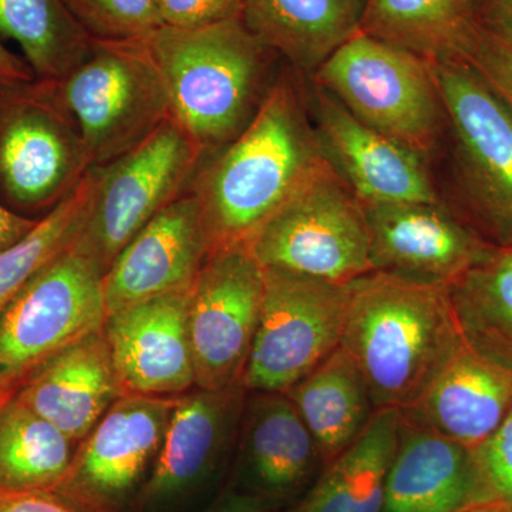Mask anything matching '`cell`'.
Wrapping results in <instances>:
<instances>
[{"mask_svg": "<svg viewBox=\"0 0 512 512\" xmlns=\"http://www.w3.org/2000/svg\"><path fill=\"white\" fill-rule=\"evenodd\" d=\"M323 161L302 94L281 70L248 127L205 157L191 185L212 251L247 242Z\"/></svg>", "mask_w": 512, "mask_h": 512, "instance_id": "1", "label": "cell"}, {"mask_svg": "<svg viewBox=\"0 0 512 512\" xmlns=\"http://www.w3.org/2000/svg\"><path fill=\"white\" fill-rule=\"evenodd\" d=\"M448 288L370 272L350 284L340 346L376 410L410 409L463 345Z\"/></svg>", "mask_w": 512, "mask_h": 512, "instance_id": "2", "label": "cell"}, {"mask_svg": "<svg viewBox=\"0 0 512 512\" xmlns=\"http://www.w3.org/2000/svg\"><path fill=\"white\" fill-rule=\"evenodd\" d=\"M143 40L167 84L171 119L205 157L248 127L279 73V56L242 18L200 29L161 26Z\"/></svg>", "mask_w": 512, "mask_h": 512, "instance_id": "3", "label": "cell"}, {"mask_svg": "<svg viewBox=\"0 0 512 512\" xmlns=\"http://www.w3.org/2000/svg\"><path fill=\"white\" fill-rule=\"evenodd\" d=\"M312 77L377 133L423 157L436 147L444 111L426 57L360 30Z\"/></svg>", "mask_w": 512, "mask_h": 512, "instance_id": "4", "label": "cell"}, {"mask_svg": "<svg viewBox=\"0 0 512 512\" xmlns=\"http://www.w3.org/2000/svg\"><path fill=\"white\" fill-rule=\"evenodd\" d=\"M47 83L76 121L93 167L133 150L171 119L167 84L144 40L93 42L72 72Z\"/></svg>", "mask_w": 512, "mask_h": 512, "instance_id": "5", "label": "cell"}, {"mask_svg": "<svg viewBox=\"0 0 512 512\" xmlns=\"http://www.w3.org/2000/svg\"><path fill=\"white\" fill-rule=\"evenodd\" d=\"M266 269L346 285L375 272L363 205L323 161L247 241Z\"/></svg>", "mask_w": 512, "mask_h": 512, "instance_id": "6", "label": "cell"}, {"mask_svg": "<svg viewBox=\"0 0 512 512\" xmlns=\"http://www.w3.org/2000/svg\"><path fill=\"white\" fill-rule=\"evenodd\" d=\"M72 114L45 80L0 83V202L45 217L92 168Z\"/></svg>", "mask_w": 512, "mask_h": 512, "instance_id": "7", "label": "cell"}, {"mask_svg": "<svg viewBox=\"0 0 512 512\" xmlns=\"http://www.w3.org/2000/svg\"><path fill=\"white\" fill-rule=\"evenodd\" d=\"M205 153L174 119L101 167L89 215L73 247L103 274L148 222L191 190Z\"/></svg>", "mask_w": 512, "mask_h": 512, "instance_id": "8", "label": "cell"}, {"mask_svg": "<svg viewBox=\"0 0 512 512\" xmlns=\"http://www.w3.org/2000/svg\"><path fill=\"white\" fill-rule=\"evenodd\" d=\"M103 278L72 245L18 293L0 313V386L18 392L47 360L104 328Z\"/></svg>", "mask_w": 512, "mask_h": 512, "instance_id": "9", "label": "cell"}, {"mask_svg": "<svg viewBox=\"0 0 512 512\" xmlns=\"http://www.w3.org/2000/svg\"><path fill=\"white\" fill-rule=\"evenodd\" d=\"M264 272V301L242 386L248 393H284L339 348L352 282Z\"/></svg>", "mask_w": 512, "mask_h": 512, "instance_id": "10", "label": "cell"}, {"mask_svg": "<svg viewBox=\"0 0 512 512\" xmlns=\"http://www.w3.org/2000/svg\"><path fill=\"white\" fill-rule=\"evenodd\" d=\"M460 175L480 217L512 245V109L460 57L430 60Z\"/></svg>", "mask_w": 512, "mask_h": 512, "instance_id": "11", "label": "cell"}, {"mask_svg": "<svg viewBox=\"0 0 512 512\" xmlns=\"http://www.w3.org/2000/svg\"><path fill=\"white\" fill-rule=\"evenodd\" d=\"M265 272L247 242L214 249L192 282L187 323L195 387L242 386L254 345Z\"/></svg>", "mask_w": 512, "mask_h": 512, "instance_id": "12", "label": "cell"}, {"mask_svg": "<svg viewBox=\"0 0 512 512\" xmlns=\"http://www.w3.org/2000/svg\"><path fill=\"white\" fill-rule=\"evenodd\" d=\"M174 403L175 396L120 397L80 441L55 494L74 508L120 507L153 471Z\"/></svg>", "mask_w": 512, "mask_h": 512, "instance_id": "13", "label": "cell"}, {"mask_svg": "<svg viewBox=\"0 0 512 512\" xmlns=\"http://www.w3.org/2000/svg\"><path fill=\"white\" fill-rule=\"evenodd\" d=\"M375 272L448 288L493 254L439 204L363 205Z\"/></svg>", "mask_w": 512, "mask_h": 512, "instance_id": "14", "label": "cell"}, {"mask_svg": "<svg viewBox=\"0 0 512 512\" xmlns=\"http://www.w3.org/2000/svg\"><path fill=\"white\" fill-rule=\"evenodd\" d=\"M312 107L323 154L360 204H439L423 156L355 119L316 84Z\"/></svg>", "mask_w": 512, "mask_h": 512, "instance_id": "15", "label": "cell"}, {"mask_svg": "<svg viewBox=\"0 0 512 512\" xmlns=\"http://www.w3.org/2000/svg\"><path fill=\"white\" fill-rule=\"evenodd\" d=\"M211 252L200 200L190 190L148 222L104 274L107 316L191 288Z\"/></svg>", "mask_w": 512, "mask_h": 512, "instance_id": "16", "label": "cell"}, {"mask_svg": "<svg viewBox=\"0 0 512 512\" xmlns=\"http://www.w3.org/2000/svg\"><path fill=\"white\" fill-rule=\"evenodd\" d=\"M188 293H167L107 316L104 335L124 394L174 397L195 387Z\"/></svg>", "mask_w": 512, "mask_h": 512, "instance_id": "17", "label": "cell"}, {"mask_svg": "<svg viewBox=\"0 0 512 512\" xmlns=\"http://www.w3.org/2000/svg\"><path fill=\"white\" fill-rule=\"evenodd\" d=\"M247 390L235 386L175 396L160 454L144 485L143 500L161 507L194 490L238 439Z\"/></svg>", "mask_w": 512, "mask_h": 512, "instance_id": "18", "label": "cell"}, {"mask_svg": "<svg viewBox=\"0 0 512 512\" xmlns=\"http://www.w3.org/2000/svg\"><path fill=\"white\" fill-rule=\"evenodd\" d=\"M123 396L103 329L47 360L16 392L76 444Z\"/></svg>", "mask_w": 512, "mask_h": 512, "instance_id": "19", "label": "cell"}, {"mask_svg": "<svg viewBox=\"0 0 512 512\" xmlns=\"http://www.w3.org/2000/svg\"><path fill=\"white\" fill-rule=\"evenodd\" d=\"M511 407L512 373L464 340L419 402L402 413L474 451Z\"/></svg>", "mask_w": 512, "mask_h": 512, "instance_id": "20", "label": "cell"}, {"mask_svg": "<svg viewBox=\"0 0 512 512\" xmlns=\"http://www.w3.org/2000/svg\"><path fill=\"white\" fill-rule=\"evenodd\" d=\"M473 507L471 451L400 412L382 512H464Z\"/></svg>", "mask_w": 512, "mask_h": 512, "instance_id": "21", "label": "cell"}, {"mask_svg": "<svg viewBox=\"0 0 512 512\" xmlns=\"http://www.w3.org/2000/svg\"><path fill=\"white\" fill-rule=\"evenodd\" d=\"M238 437L245 470L265 494H293L325 464L285 393H248Z\"/></svg>", "mask_w": 512, "mask_h": 512, "instance_id": "22", "label": "cell"}, {"mask_svg": "<svg viewBox=\"0 0 512 512\" xmlns=\"http://www.w3.org/2000/svg\"><path fill=\"white\" fill-rule=\"evenodd\" d=\"M365 0H244L245 26L293 70L312 74L360 32Z\"/></svg>", "mask_w": 512, "mask_h": 512, "instance_id": "23", "label": "cell"}, {"mask_svg": "<svg viewBox=\"0 0 512 512\" xmlns=\"http://www.w3.org/2000/svg\"><path fill=\"white\" fill-rule=\"evenodd\" d=\"M329 464L367 429L377 410L359 367L342 346L284 392Z\"/></svg>", "mask_w": 512, "mask_h": 512, "instance_id": "24", "label": "cell"}, {"mask_svg": "<svg viewBox=\"0 0 512 512\" xmlns=\"http://www.w3.org/2000/svg\"><path fill=\"white\" fill-rule=\"evenodd\" d=\"M399 429V410H377L365 433L326 464L298 512H382Z\"/></svg>", "mask_w": 512, "mask_h": 512, "instance_id": "25", "label": "cell"}, {"mask_svg": "<svg viewBox=\"0 0 512 512\" xmlns=\"http://www.w3.org/2000/svg\"><path fill=\"white\" fill-rule=\"evenodd\" d=\"M448 296L468 345L512 373V245L495 248Z\"/></svg>", "mask_w": 512, "mask_h": 512, "instance_id": "26", "label": "cell"}, {"mask_svg": "<svg viewBox=\"0 0 512 512\" xmlns=\"http://www.w3.org/2000/svg\"><path fill=\"white\" fill-rule=\"evenodd\" d=\"M476 0H365L360 30L429 60L457 57Z\"/></svg>", "mask_w": 512, "mask_h": 512, "instance_id": "27", "label": "cell"}, {"mask_svg": "<svg viewBox=\"0 0 512 512\" xmlns=\"http://www.w3.org/2000/svg\"><path fill=\"white\" fill-rule=\"evenodd\" d=\"M77 446L13 394L0 407V487L55 493Z\"/></svg>", "mask_w": 512, "mask_h": 512, "instance_id": "28", "label": "cell"}, {"mask_svg": "<svg viewBox=\"0 0 512 512\" xmlns=\"http://www.w3.org/2000/svg\"><path fill=\"white\" fill-rule=\"evenodd\" d=\"M0 35L18 43L36 79L46 82L72 72L93 47L63 0H0Z\"/></svg>", "mask_w": 512, "mask_h": 512, "instance_id": "29", "label": "cell"}, {"mask_svg": "<svg viewBox=\"0 0 512 512\" xmlns=\"http://www.w3.org/2000/svg\"><path fill=\"white\" fill-rule=\"evenodd\" d=\"M96 187V167L26 237L0 251V313L53 259L72 247L84 227Z\"/></svg>", "mask_w": 512, "mask_h": 512, "instance_id": "30", "label": "cell"}, {"mask_svg": "<svg viewBox=\"0 0 512 512\" xmlns=\"http://www.w3.org/2000/svg\"><path fill=\"white\" fill-rule=\"evenodd\" d=\"M93 42L143 40L163 26L158 0H63Z\"/></svg>", "mask_w": 512, "mask_h": 512, "instance_id": "31", "label": "cell"}, {"mask_svg": "<svg viewBox=\"0 0 512 512\" xmlns=\"http://www.w3.org/2000/svg\"><path fill=\"white\" fill-rule=\"evenodd\" d=\"M476 507L512 512V407L503 423L476 450Z\"/></svg>", "mask_w": 512, "mask_h": 512, "instance_id": "32", "label": "cell"}, {"mask_svg": "<svg viewBox=\"0 0 512 512\" xmlns=\"http://www.w3.org/2000/svg\"><path fill=\"white\" fill-rule=\"evenodd\" d=\"M457 57L473 66L512 109V36L474 20Z\"/></svg>", "mask_w": 512, "mask_h": 512, "instance_id": "33", "label": "cell"}, {"mask_svg": "<svg viewBox=\"0 0 512 512\" xmlns=\"http://www.w3.org/2000/svg\"><path fill=\"white\" fill-rule=\"evenodd\" d=\"M244 0H158L167 28L200 29L242 18Z\"/></svg>", "mask_w": 512, "mask_h": 512, "instance_id": "34", "label": "cell"}, {"mask_svg": "<svg viewBox=\"0 0 512 512\" xmlns=\"http://www.w3.org/2000/svg\"><path fill=\"white\" fill-rule=\"evenodd\" d=\"M0 512H80L49 491L13 490L0 487Z\"/></svg>", "mask_w": 512, "mask_h": 512, "instance_id": "35", "label": "cell"}, {"mask_svg": "<svg viewBox=\"0 0 512 512\" xmlns=\"http://www.w3.org/2000/svg\"><path fill=\"white\" fill-rule=\"evenodd\" d=\"M40 218L25 217L0 202V251L20 241L36 227Z\"/></svg>", "mask_w": 512, "mask_h": 512, "instance_id": "36", "label": "cell"}, {"mask_svg": "<svg viewBox=\"0 0 512 512\" xmlns=\"http://www.w3.org/2000/svg\"><path fill=\"white\" fill-rule=\"evenodd\" d=\"M474 20L512 36V0H476Z\"/></svg>", "mask_w": 512, "mask_h": 512, "instance_id": "37", "label": "cell"}, {"mask_svg": "<svg viewBox=\"0 0 512 512\" xmlns=\"http://www.w3.org/2000/svg\"><path fill=\"white\" fill-rule=\"evenodd\" d=\"M35 79L26 60L0 43V83L32 82Z\"/></svg>", "mask_w": 512, "mask_h": 512, "instance_id": "38", "label": "cell"}, {"mask_svg": "<svg viewBox=\"0 0 512 512\" xmlns=\"http://www.w3.org/2000/svg\"><path fill=\"white\" fill-rule=\"evenodd\" d=\"M264 510L262 498L254 494L229 493L205 512H256Z\"/></svg>", "mask_w": 512, "mask_h": 512, "instance_id": "39", "label": "cell"}, {"mask_svg": "<svg viewBox=\"0 0 512 512\" xmlns=\"http://www.w3.org/2000/svg\"><path fill=\"white\" fill-rule=\"evenodd\" d=\"M15 393V390L6 389V387L0 386V407H2L3 403L8 402L10 397Z\"/></svg>", "mask_w": 512, "mask_h": 512, "instance_id": "40", "label": "cell"}, {"mask_svg": "<svg viewBox=\"0 0 512 512\" xmlns=\"http://www.w3.org/2000/svg\"><path fill=\"white\" fill-rule=\"evenodd\" d=\"M464 512H504V511L497 510V508H493V507H473V508H470V510H467Z\"/></svg>", "mask_w": 512, "mask_h": 512, "instance_id": "41", "label": "cell"}, {"mask_svg": "<svg viewBox=\"0 0 512 512\" xmlns=\"http://www.w3.org/2000/svg\"><path fill=\"white\" fill-rule=\"evenodd\" d=\"M256 512H274V511H266L265 508H264V510H259V511H256Z\"/></svg>", "mask_w": 512, "mask_h": 512, "instance_id": "42", "label": "cell"}]
</instances>
